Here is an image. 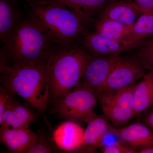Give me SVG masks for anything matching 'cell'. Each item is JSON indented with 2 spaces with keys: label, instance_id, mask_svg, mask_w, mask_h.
<instances>
[{
  "label": "cell",
  "instance_id": "6da1fadb",
  "mask_svg": "<svg viewBox=\"0 0 153 153\" xmlns=\"http://www.w3.org/2000/svg\"><path fill=\"white\" fill-rule=\"evenodd\" d=\"M1 45L0 66L12 68L45 63L54 50L59 47L28 14Z\"/></svg>",
  "mask_w": 153,
  "mask_h": 153
},
{
  "label": "cell",
  "instance_id": "7a4b0ae2",
  "mask_svg": "<svg viewBox=\"0 0 153 153\" xmlns=\"http://www.w3.org/2000/svg\"><path fill=\"white\" fill-rule=\"evenodd\" d=\"M26 1L28 15L38 22L57 47L79 43L88 31L91 21L78 12L57 3Z\"/></svg>",
  "mask_w": 153,
  "mask_h": 153
},
{
  "label": "cell",
  "instance_id": "3957f363",
  "mask_svg": "<svg viewBox=\"0 0 153 153\" xmlns=\"http://www.w3.org/2000/svg\"><path fill=\"white\" fill-rule=\"evenodd\" d=\"M91 52L79 43L57 47L47 63L48 105L67 94L81 81Z\"/></svg>",
  "mask_w": 153,
  "mask_h": 153
},
{
  "label": "cell",
  "instance_id": "277c9868",
  "mask_svg": "<svg viewBox=\"0 0 153 153\" xmlns=\"http://www.w3.org/2000/svg\"><path fill=\"white\" fill-rule=\"evenodd\" d=\"M47 63L16 68L0 66V83L36 110L52 129L46 114L49 97Z\"/></svg>",
  "mask_w": 153,
  "mask_h": 153
},
{
  "label": "cell",
  "instance_id": "5b68a950",
  "mask_svg": "<svg viewBox=\"0 0 153 153\" xmlns=\"http://www.w3.org/2000/svg\"><path fill=\"white\" fill-rule=\"evenodd\" d=\"M97 100L93 88L81 79L71 91L49 105L47 109L65 120L87 123L97 115L94 109Z\"/></svg>",
  "mask_w": 153,
  "mask_h": 153
},
{
  "label": "cell",
  "instance_id": "8992f818",
  "mask_svg": "<svg viewBox=\"0 0 153 153\" xmlns=\"http://www.w3.org/2000/svg\"><path fill=\"white\" fill-rule=\"evenodd\" d=\"M136 84L97 96L103 115L114 127H123L135 116L134 92Z\"/></svg>",
  "mask_w": 153,
  "mask_h": 153
},
{
  "label": "cell",
  "instance_id": "52a82bcc",
  "mask_svg": "<svg viewBox=\"0 0 153 153\" xmlns=\"http://www.w3.org/2000/svg\"><path fill=\"white\" fill-rule=\"evenodd\" d=\"M135 56L126 57L116 66L104 83L95 91L97 96L107 91L120 90L135 84L146 73Z\"/></svg>",
  "mask_w": 153,
  "mask_h": 153
},
{
  "label": "cell",
  "instance_id": "ba28073f",
  "mask_svg": "<svg viewBox=\"0 0 153 153\" xmlns=\"http://www.w3.org/2000/svg\"><path fill=\"white\" fill-rule=\"evenodd\" d=\"M126 57L120 55L91 53L85 66L82 80L95 91L104 83L113 69Z\"/></svg>",
  "mask_w": 153,
  "mask_h": 153
},
{
  "label": "cell",
  "instance_id": "9c48e42d",
  "mask_svg": "<svg viewBox=\"0 0 153 153\" xmlns=\"http://www.w3.org/2000/svg\"><path fill=\"white\" fill-rule=\"evenodd\" d=\"M79 43L91 53L101 55H120L136 45L130 39L115 40L88 31L83 34Z\"/></svg>",
  "mask_w": 153,
  "mask_h": 153
},
{
  "label": "cell",
  "instance_id": "30bf717a",
  "mask_svg": "<svg viewBox=\"0 0 153 153\" xmlns=\"http://www.w3.org/2000/svg\"><path fill=\"white\" fill-rule=\"evenodd\" d=\"M39 115L40 113L30 105L19 101L12 94L0 125L13 128H29Z\"/></svg>",
  "mask_w": 153,
  "mask_h": 153
},
{
  "label": "cell",
  "instance_id": "8fae6325",
  "mask_svg": "<svg viewBox=\"0 0 153 153\" xmlns=\"http://www.w3.org/2000/svg\"><path fill=\"white\" fill-rule=\"evenodd\" d=\"M85 130L79 123L66 120L60 124L52 133L55 144L62 152L80 151L84 144Z\"/></svg>",
  "mask_w": 153,
  "mask_h": 153
},
{
  "label": "cell",
  "instance_id": "7c38bea8",
  "mask_svg": "<svg viewBox=\"0 0 153 153\" xmlns=\"http://www.w3.org/2000/svg\"><path fill=\"white\" fill-rule=\"evenodd\" d=\"M38 139L37 132L30 128H10L1 126V143L13 153H29L36 145Z\"/></svg>",
  "mask_w": 153,
  "mask_h": 153
},
{
  "label": "cell",
  "instance_id": "4fadbf2b",
  "mask_svg": "<svg viewBox=\"0 0 153 153\" xmlns=\"http://www.w3.org/2000/svg\"><path fill=\"white\" fill-rule=\"evenodd\" d=\"M147 12L128 0H115L105 6L100 17L132 27L141 15Z\"/></svg>",
  "mask_w": 153,
  "mask_h": 153
},
{
  "label": "cell",
  "instance_id": "5bb4252c",
  "mask_svg": "<svg viewBox=\"0 0 153 153\" xmlns=\"http://www.w3.org/2000/svg\"><path fill=\"white\" fill-rule=\"evenodd\" d=\"M116 129L123 143L135 149L153 145V131L143 124L137 123Z\"/></svg>",
  "mask_w": 153,
  "mask_h": 153
},
{
  "label": "cell",
  "instance_id": "9a60e30c",
  "mask_svg": "<svg viewBox=\"0 0 153 153\" xmlns=\"http://www.w3.org/2000/svg\"><path fill=\"white\" fill-rule=\"evenodd\" d=\"M14 0H0V40L1 44L13 32L24 17Z\"/></svg>",
  "mask_w": 153,
  "mask_h": 153
},
{
  "label": "cell",
  "instance_id": "2e32d148",
  "mask_svg": "<svg viewBox=\"0 0 153 153\" xmlns=\"http://www.w3.org/2000/svg\"><path fill=\"white\" fill-rule=\"evenodd\" d=\"M84 132V144L80 151L93 152L111 126L104 115L96 116L88 123Z\"/></svg>",
  "mask_w": 153,
  "mask_h": 153
},
{
  "label": "cell",
  "instance_id": "e0dca14e",
  "mask_svg": "<svg viewBox=\"0 0 153 153\" xmlns=\"http://www.w3.org/2000/svg\"><path fill=\"white\" fill-rule=\"evenodd\" d=\"M153 106V71H149L136 84L134 92L135 115Z\"/></svg>",
  "mask_w": 153,
  "mask_h": 153
},
{
  "label": "cell",
  "instance_id": "ac0fdd59",
  "mask_svg": "<svg viewBox=\"0 0 153 153\" xmlns=\"http://www.w3.org/2000/svg\"><path fill=\"white\" fill-rule=\"evenodd\" d=\"M40 2H54L60 4L78 12L92 22V16L110 1V0H30Z\"/></svg>",
  "mask_w": 153,
  "mask_h": 153
},
{
  "label": "cell",
  "instance_id": "d6986e66",
  "mask_svg": "<svg viewBox=\"0 0 153 153\" xmlns=\"http://www.w3.org/2000/svg\"><path fill=\"white\" fill-rule=\"evenodd\" d=\"M132 26H126L120 22L101 17L96 20L94 24L96 33L106 38L117 40L130 39Z\"/></svg>",
  "mask_w": 153,
  "mask_h": 153
},
{
  "label": "cell",
  "instance_id": "ffe728a7",
  "mask_svg": "<svg viewBox=\"0 0 153 153\" xmlns=\"http://www.w3.org/2000/svg\"><path fill=\"white\" fill-rule=\"evenodd\" d=\"M153 37V12L143 13L138 17L132 27L130 39L135 44Z\"/></svg>",
  "mask_w": 153,
  "mask_h": 153
},
{
  "label": "cell",
  "instance_id": "44dd1931",
  "mask_svg": "<svg viewBox=\"0 0 153 153\" xmlns=\"http://www.w3.org/2000/svg\"><path fill=\"white\" fill-rule=\"evenodd\" d=\"M38 139L36 145L29 153H60L62 152L55 144L53 138L47 133L38 131Z\"/></svg>",
  "mask_w": 153,
  "mask_h": 153
},
{
  "label": "cell",
  "instance_id": "7402d4cb",
  "mask_svg": "<svg viewBox=\"0 0 153 153\" xmlns=\"http://www.w3.org/2000/svg\"><path fill=\"white\" fill-rule=\"evenodd\" d=\"M135 57L145 70L153 71V37L140 47Z\"/></svg>",
  "mask_w": 153,
  "mask_h": 153
},
{
  "label": "cell",
  "instance_id": "603a6c76",
  "mask_svg": "<svg viewBox=\"0 0 153 153\" xmlns=\"http://www.w3.org/2000/svg\"><path fill=\"white\" fill-rule=\"evenodd\" d=\"M124 143L117 131L116 128L111 126L102 137L97 149H102L113 145Z\"/></svg>",
  "mask_w": 153,
  "mask_h": 153
},
{
  "label": "cell",
  "instance_id": "cb8c5ba5",
  "mask_svg": "<svg viewBox=\"0 0 153 153\" xmlns=\"http://www.w3.org/2000/svg\"><path fill=\"white\" fill-rule=\"evenodd\" d=\"M122 143L113 145L101 149L102 152L103 153H136L138 152L130 146H125Z\"/></svg>",
  "mask_w": 153,
  "mask_h": 153
},
{
  "label": "cell",
  "instance_id": "d4e9b609",
  "mask_svg": "<svg viewBox=\"0 0 153 153\" xmlns=\"http://www.w3.org/2000/svg\"><path fill=\"white\" fill-rule=\"evenodd\" d=\"M12 93L4 87L0 86V122L7 106Z\"/></svg>",
  "mask_w": 153,
  "mask_h": 153
},
{
  "label": "cell",
  "instance_id": "484cf974",
  "mask_svg": "<svg viewBox=\"0 0 153 153\" xmlns=\"http://www.w3.org/2000/svg\"><path fill=\"white\" fill-rule=\"evenodd\" d=\"M145 10L153 12V0H128Z\"/></svg>",
  "mask_w": 153,
  "mask_h": 153
},
{
  "label": "cell",
  "instance_id": "4316f807",
  "mask_svg": "<svg viewBox=\"0 0 153 153\" xmlns=\"http://www.w3.org/2000/svg\"><path fill=\"white\" fill-rule=\"evenodd\" d=\"M144 121L148 127L153 131V108H152L146 113L145 116Z\"/></svg>",
  "mask_w": 153,
  "mask_h": 153
},
{
  "label": "cell",
  "instance_id": "83f0119b",
  "mask_svg": "<svg viewBox=\"0 0 153 153\" xmlns=\"http://www.w3.org/2000/svg\"><path fill=\"white\" fill-rule=\"evenodd\" d=\"M139 153H153V145L143 148L138 151Z\"/></svg>",
  "mask_w": 153,
  "mask_h": 153
},
{
  "label": "cell",
  "instance_id": "f1b7e54d",
  "mask_svg": "<svg viewBox=\"0 0 153 153\" xmlns=\"http://www.w3.org/2000/svg\"><path fill=\"white\" fill-rule=\"evenodd\" d=\"M14 1H16L17 2H19V1H22V0H14Z\"/></svg>",
  "mask_w": 153,
  "mask_h": 153
}]
</instances>
